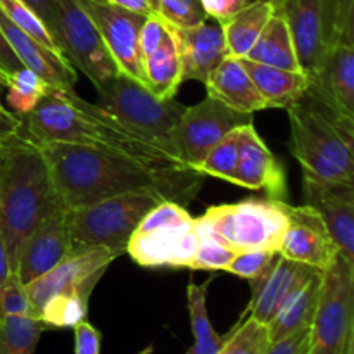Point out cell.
I'll return each instance as SVG.
<instances>
[{
	"instance_id": "3",
	"label": "cell",
	"mask_w": 354,
	"mask_h": 354,
	"mask_svg": "<svg viewBox=\"0 0 354 354\" xmlns=\"http://www.w3.org/2000/svg\"><path fill=\"white\" fill-rule=\"evenodd\" d=\"M64 207L40 145L23 130L0 145V234L12 272L23 242L48 214Z\"/></svg>"
},
{
	"instance_id": "11",
	"label": "cell",
	"mask_w": 354,
	"mask_h": 354,
	"mask_svg": "<svg viewBox=\"0 0 354 354\" xmlns=\"http://www.w3.org/2000/svg\"><path fill=\"white\" fill-rule=\"evenodd\" d=\"M252 123V114L232 109L221 100L207 95L203 102L187 107L169 140L178 158L196 169L204 156L227 133L242 124Z\"/></svg>"
},
{
	"instance_id": "33",
	"label": "cell",
	"mask_w": 354,
	"mask_h": 354,
	"mask_svg": "<svg viewBox=\"0 0 354 354\" xmlns=\"http://www.w3.org/2000/svg\"><path fill=\"white\" fill-rule=\"evenodd\" d=\"M241 128V127H239ZM239 128L225 135L197 165V171L204 176H214V178L227 180L235 183V171H237L239 161Z\"/></svg>"
},
{
	"instance_id": "9",
	"label": "cell",
	"mask_w": 354,
	"mask_h": 354,
	"mask_svg": "<svg viewBox=\"0 0 354 354\" xmlns=\"http://www.w3.org/2000/svg\"><path fill=\"white\" fill-rule=\"evenodd\" d=\"M97 95H99L97 106L113 114L116 120L123 121L128 127L149 135L175 151L169 135L178 124L187 106L176 102L175 99H159L144 83L121 71L106 85L99 86Z\"/></svg>"
},
{
	"instance_id": "34",
	"label": "cell",
	"mask_w": 354,
	"mask_h": 354,
	"mask_svg": "<svg viewBox=\"0 0 354 354\" xmlns=\"http://www.w3.org/2000/svg\"><path fill=\"white\" fill-rule=\"evenodd\" d=\"M225 337L223 348L218 354H265L270 346L268 327L249 315Z\"/></svg>"
},
{
	"instance_id": "46",
	"label": "cell",
	"mask_w": 354,
	"mask_h": 354,
	"mask_svg": "<svg viewBox=\"0 0 354 354\" xmlns=\"http://www.w3.org/2000/svg\"><path fill=\"white\" fill-rule=\"evenodd\" d=\"M26 6H30L35 12L40 16V19L44 21L45 26L50 30L54 26V16H55V0H23Z\"/></svg>"
},
{
	"instance_id": "42",
	"label": "cell",
	"mask_w": 354,
	"mask_h": 354,
	"mask_svg": "<svg viewBox=\"0 0 354 354\" xmlns=\"http://www.w3.org/2000/svg\"><path fill=\"white\" fill-rule=\"evenodd\" d=\"M310 349V328L296 332L280 341L270 342L265 354H308Z\"/></svg>"
},
{
	"instance_id": "23",
	"label": "cell",
	"mask_w": 354,
	"mask_h": 354,
	"mask_svg": "<svg viewBox=\"0 0 354 354\" xmlns=\"http://www.w3.org/2000/svg\"><path fill=\"white\" fill-rule=\"evenodd\" d=\"M241 61L258 92L272 109H287L306 93L310 82L303 71L273 68L245 57H241Z\"/></svg>"
},
{
	"instance_id": "49",
	"label": "cell",
	"mask_w": 354,
	"mask_h": 354,
	"mask_svg": "<svg viewBox=\"0 0 354 354\" xmlns=\"http://www.w3.org/2000/svg\"><path fill=\"white\" fill-rule=\"evenodd\" d=\"M151 353H152V346H149V348H145L144 351L138 353V354H151Z\"/></svg>"
},
{
	"instance_id": "52",
	"label": "cell",
	"mask_w": 354,
	"mask_h": 354,
	"mask_svg": "<svg viewBox=\"0 0 354 354\" xmlns=\"http://www.w3.org/2000/svg\"><path fill=\"white\" fill-rule=\"evenodd\" d=\"M248 2H249V0H248Z\"/></svg>"
},
{
	"instance_id": "8",
	"label": "cell",
	"mask_w": 354,
	"mask_h": 354,
	"mask_svg": "<svg viewBox=\"0 0 354 354\" xmlns=\"http://www.w3.org/2000/svg\"><path fill=\"white\" fill-rule=\"evenodd\" d=\"M308 354H354V263L342 254L322 272Z\"/></svg>"
},
{
	"instance_id": "5",
	"label": "cell",
	"mask_w": 354,
	"mask_h": 354,
	"mask_svg": "<svg viewBox=\"0 0 354 354\" xmlns=\"http://www.w3.org/2000/svg\"><path fill=\"white\" fill-rule=\"evenodd\" d=\"M165 201L158 192L142 190L66 209L71 252L106 249L121 256L142 218Z\"/></svg>"
},
{
	"instance_id": "2",
	"label": "cell",
	"mask_w": 354,
	"mask_h": 354,
	"mask_svg": "<svg viewBox=\"0 0 354 354\" xmlns=\"http://www.w3.org/2000/svg\"><path fill=\"white\" fill-rule=\"evenodd\" d=\"M21 120L24 133L40 144L85 145L165 171H197L171 147L116 120L100 106L78 97L73 88L50 86L38 106Z\"/></svg>"
},
{
	"instance_id": "4",
	"label": "cell",
	"mask_w": 354,
	"mask_h": 354,
	"mask_svg": "<svg viewBox=\"0 0 354 354\" xmlns=\"http://www.w3.org/2000/svg\"><path fill=\"white\" fill-rule=\"evenodd\" d=\"M290 152L303 175L354 183V120L341 116L304 93L287 107Z\"/></svg>"
},
{
	"instance_id": "12",
	"label": "cell",
	"mask_w": 354,
	"mask_h": 354,
	"mask_svg": "<svg viewBox=\"0 0 354 354\" xmlns=\"http://www.w3.org/2000/svg\"><path fill=\"white\" fill-rule=\"evenodd\" d=\"M95 24L118 69L144 83L138 35L145 17L142 14L121 9L107 0H75Z\"/></svg>"
},
{
	"instance_id": "45",
	"label": "cell",
	"mask_w": 354,
	"mask_h": 354,
	"mask_svg": "<svg viewBox=\"0 0 354 354\" xmlns=\"http://www.w3.org/2000/svg\"><path fill=\"white\" fill-rule=\"evenodd\" d=\"M23 130V120L14 113L0 107V145Z\"/></svg>"
},
{
	"instance_id": "1",
	"label": "cell",
	"mask_w": 354,
	"mask_h": 354,
	"mask_svg": "<svg viewBox=\"0 0 354 354\" xmlns=\"http://www.w3.org/2000/svg\"><path fill=\"white\" fill-rule=\"evenodd\" d=\"M37 144L44 151L57 196L66 209L142 190L158 192L165 199L183 204L192 201L203 187L204 175L199 171H165L127 156L85 145Z\"/></svg>"
},
{
	"instance_id": "16",
	"label": "cell",
	"mask_w": 354,
	"mask_h": 354,
	"mask_svg": "<svg viewBox=\"0 0 354 354\" xmlns=\"http://www.w3.org/2000/svg\"><path fill=\"white\" fill-rule=\"evenodd\" d=\"M71 252L66 207L48 214L23 242L14 272L28 286L54 268Z\"/></svg>"
},
{
	"instance_id": "30",
	"label": "cell",
	"mask_w": 354,
	"mask_h": 354,
	"mask_svg": "<svg viewBox=\"0 0 354 354\" xmlns=\"http://www.w3.org/2000/svg\"><path fill=\"white\" fill-rule=\"evenodd\" d=\"M207 286L209 282L197 286L190 282L187 287V308L190 315V325L194 332V344L185 354H218L225 344V335L213 328L207 313Z\"/></svg>"
},
{
	"instance_id": "17",
	"label": "cell",
	"mask_w": 354,
	"mask_h": 354,
	"mask_svg": "<svg viewBox=\"0 0 354 354\" xmlns=\"http://www.w3.org/2000/svg\"><path fill=\"white\" fill-rule=\"evenodd\" d=\"M235 185L249 190H265L272 199L287 196V176L282 162L266 147L254 123L239 128V161Z\"/></svg>"
},
{
	"instance_id": "22",
	"label": "cell",
	"mask_w": 354,
	"mask_h": 354,
	"mask_svg": "<svg viewBox=\"0 0 354 354\" xmlns=\"http://www.w3.org/2000/svg\"><path fill=\"white\" fill-rule=\"evenodd\" d=\"M204 85L207 88V95L221 100L232 109L241 111V113L252 114L256 111L270 109L266 100L252 83L251 76L242 66L241 57H235V55H227L220 62V66L211 73Z\"/></svg>"
},
{
	"instance_id": "50",
	"label": "cell",
	"mask_w": 354,
	"mask_h": 354,
	"mask_svg": "<svg viewBox=\"0 0 354 354\" xmlns=\"http://www.w3.org/2000/svg\"><path fill=\"white\" fill-rule=\"evenodd\" d=\"M249 2H256V0H249ZM249 2H248V3H249ZM270 2H272V0H270Z\"/></svg>"
},
{
	"instance_id": "26",
	"label": "cell",
	"mask_w": 354,
	"mask_h": 354,
	"mask_svg": "<svg viewBox=\"0 0 354 354\" xmlns=\"http://www.w3.org/2000/svg\"><path fill=\"white\" fill-rule=\"evenodd\" d=\"M245 59L289 71H303L297 61L292 35L279 12L272 14Z\"/></svg>"
},
{
	"instance_id": "13",
	"label": "cell",
	"mask_w": 354,
	"mask_h": 354,
	"mask_svg": "<svg viewBox=\"0 0 354 354\" xmlns=\"http://www.w3.org/2000/svg\"><path fill=\"white\" fill-rule=\"evenodd\" d=\"M287 216L289 218L280 239L279 254L322 272L328 268L341 252L320 214L306 204H289Z\"/></svg>"
},
{
	"instance_id": "14",
	"label": "cell",
	"mask_w": 354,
	"mask_h": 354,
	"mask_svg": "<svg viewBox=\"0 0 354 354\" xmlns=\"http://www.w3.org/2000/svg\"><path fill=\"white\" fill-rule=\"evenodd\" d=\"M308 82V95L354 120V38L335 40Z\"/></svg>"
},
{
	"instance_id": "21",
	"label": "cell",
	"mask_w": 354,
	"mask_h": 354,
	"mask_svg": "<svg viewBox=\"0 0 354 354\" xmlns=\"http://www.w3.org/2000/svg\"><path fill=\"white\" fill-rule=\"evenodd\" d=\"M0 31L7 44L10 45L16 57L19 59L21 66L30 71L37 73L54 88H73L76 85V69L64 55L50 50L40 41L33 40L30 35L10 23L6 14L0 10Z\"/></svg>"
},
{
	"instance_id": "36",
	"label": "cell",
	"mask_w": 354,
	"mask_h": 354,
	"mask_svg": "<svg viewBox=\"0 0 354 354\" xmlns=\"http://www.w3.org/2000/svg\"><path fill=\"white\" fill-rule=\"evenodd\" d=\"M156 14L169 26L190 28L207 19L201 0H152Z\"/></svg>"
},
{
	"instance_id": "6",
	"label": "cell",
	"mask_w": 354,
	"mask_h": 354,
	"mask_svg": "<svg viewBox=\"0 0 354 354\" xmlns=\"http://www.w3.org/2000/svg\"><path fill=\"white\" fill-rule=\"evenodd\" d=\"M287 209L286 201L245 199L209 207L201 218H194V225L197 232L214 235L235 252L279 251Z\"/></svg>"
},
{
	"instance_id": "40",
	"label": "cell",
	"mask_w": 354,
	"mask_h": 354,
	"mask_svg": "<svg viewBox=\"0 0 354 354\" xmlns=\"http://www.w3.org/2000/svg\"><path fill=\"white\" fill-rule=\"evenodd\" d=\"M168 33V23L162 17H159L158 14H152V16L145 17L144 24L140 28V35H138V48H140L142 59L152 54L165 41Z\"/></svg>"
},
{
	"instance_id": "43",
	"label": "cell",
	"mask_w": 354,
	"mask_h": 354,
	"mask_svg": "<svg viewBox=\"0 0 354 354\" xmlns=\"http://www.w3.org/2000/svg\"><path fill=\"white\" fill-rule=\"evenodd\" d=\"M201 3H203V9L207 17L223 24L234 14H237L248 3V0H201Z\"/></svg>"
},
{
	"instance_id": "47",
	"label": "cell",
	"mask_w": 354,
	"mask_h": 354,
	"mask_svg": "<svg viewBox=\"0 0 354 354\" xmlns=\"http://www.w3.org/2000/svg\"><path fill=\"white\" fill-rule=\"evenodd\" d=\"M107 2L114 3V6L121 7V9L142 14V16H152V14H156L154 2L152 0H107Z\"/></svg>"
},
{
	"instance_id": "29",
	"label": "cell",
	"mask_w": 354,
	"mask_h": 354,
	"mask_svg": "<svg viewBox=\"0 0 354 354\" xmlns=\"http://www.w3.org/2000/svg\"><path fill=\"white\" fill-rule=\"evenodd\" d=\"M273 12L275 6L270 0H256L245 3L237 14L223 23L228 54L235 57H245Z\"/></svg>"
},
{
	"instance_id": "25",
	"label": "cell",
	"mask_w": 354,
	"mask_h": 354,
	"mask_svg": "<svg viewBox=\"0 0 354 354\" xmlns=\"http://www.w3.org/2000/svg\"><path fill=\"white\" fill-rule=\"evenodd\" d=\"M320 287L322 272H318L283 304L277 317L266 325L270 342L280 341V339L289 337L296 332L308 330L311 327L315 311H317L318 296H320Z\"/></svg>"
},
{
	"instance_id": "41",
	"label": "cell",
	"mask_w": 354,
	"mask_h": 354,
	"mask_svg": "<svg viewBox=\"0 0 354 354\" xmlns=\"http://www.w3.org/2000/svg\"><path fill=\"white\" fill-rule=\"evenodd\" d=\"M75 330V354H100V332L86 320L73 327Z\"/></svg>"
},
{
	"instance_id": "32",
	"label": "cell",
	"mask_w": 354,
	"mask_h": 354,
	"mask_svg": "<svg viewBox=\"0 0 354 354\" xmlns=\"http://www.w3.org/2000/svg\"><path fill=\"white\" fill-rule=\"evenodd\" d=\"M6 88L9 90L7 93V102L16 116L24 118L38 106L45 93L48 92L50 85L37 73L30 71L26 68H21L19 71L14 73L7 82Z\"/></svg>"
},
{
	"instance_id": "15",
	"label": "cell",
	"mask_w": 354,
	"mask_h": 354,
	"mask_svg": "<svg viewBox=\"0 0 354 354\" xmlns=\"http://www.w3.org/2000/svg\"><path fill=\"white\" fill-rule=\"evenodd\" d=\"M304 204L327 225L339 252L354 263V183L327 182L303 175Z\"/></svg>"
},
{
	"instance_id": "27",
	"label": "cell",
	"mask_w": 354,
	"mask_h": 354,
	"mask_svg": "<svg viewBox=\"0 0 354 354\" xmlns=\"http://www.w3.org/2000/svg\"><path fill=\"white\" fill-rule=\"evenodd\" d=\"M142 73L144 85L156 97L162 100L175 99L180 83L183 82V75L171 31L152 54L142 59Z\"/></svg>"
},
{
	"instance_id": "44",
	"label": "cell",
	"mask_w": 354,
	"mask_h": 354,
	"mask_svg": "<svg viewBox=\"0 0 354 354\" xmlns=\"http://www.w3.org/2000/svg\"><path fill=\"white\" fill-rule=\"evenodd\" d=\"M21 68L23 66H21L19 59L16 57V54H14L10 45L3 38L2 31H0V85L6 86L10 76L16 71H19Z\"/></svg>"
},
{
	"instance_id": "20",
	"label": "cell",
	"mask_w": 354,
	"mask_h": 354,
	"mask_svg": "<svg viewBox=\"0 0 354 354\" xmlns=\"http://www.w3.org/2000/svg\"><path fill=\"white\" fill-rule=\"evenodd\" d=\"M116 258V252L106 251V249L69 252L59 265H55L45 275L26 286V292L35 317H40V311L44 310V306L52 297L68 292L95 272L107 270V266Z\"/></svg>"
},
{
	"instance_id": "35",
	"label": "cell",
	"mask_w": 354,
	"mask_h": 354,
	"mask_svg": "<svg viewBox=\"0 0 354 354\" xmlns=\"http://www.w3.org/2000/svg\"><path fill=\"white\" fill-rule=\"evenodd\" d=\"M0 10L6 14L10 23H14L19 30L30 35L33 40L40 41L41 45L62 55L61 48H59L55 38L52 37L50 30L45 26L40 16L30 6H26L23 0H0Z\"/></svg>"
},
{
	"instance_id": "10",
	"label": "cell",
	"mask_w": 354,
	"mask_h": 354,
	"mask_svg": "<svg viewBox=\"0 0 354 354\" xmlns=\"http://www.w3.org/2000/svg\"><path fill=\"white\" fill-rule=\"evenodd\" d=\"M52 37L62 55L93 83L95 90L120 73L95 24L75 0H55Z\"/></svg>"
},
{
	"instance_id": "37",
	"label": "cell",
	"mask_w": 354,
	"mask_h": 354,
	"mask_svg": "<svg viewBox=\"0 0 354 354\" xmlns=\"http://www.w3.org/2000/svg\"><path fill=\"white\" fill-rule=\"evenodd\" d=\"M197 235H199V244H197L190 270H213V272L223 270L225 272L228 263L234 259L237 252L214 235L204 234V232H197Z\"/></svg>"
},
{
	"instance_id": "18",
	"label": "cell",
	"mask_w": 354,
	"mask_h": 354,
	"mask_svg": "<svg viewBox=\"0 0 354 354\" xmlns=\"http://www.w3.org/2000/svg\"><path fill=\"white\" fill-rule=\"evenodd\" d=\"M169 31L178 50L183 80H197L206 83L211 73L220 66L228 54L223 24L207 17L197 26L175 28Z\"/></svg>"
},
{
	"instance_id": "48",
	"label": "cell",
	"mask_w": 354,
	"mask_h": 354,
	"mask_svg": "<svg viewBox=\"0 0 354 354\" xmlns=\"http://www.w3.org/2000/svg\"><path fill=\"white\" fill-rule=\"evenodd\" d=\"M10 272H12V266H10L9 252H7L6 242H3L2 234H0V286L6 282V279L9 277Z\"/></svg>"
},
{
	"instance_id": "31",
	"label": "cell",
	"mask_w": 354,
	"mask_h": 354,
	"mask_svg": "<svg viewBox=\"0 0 354 354\" xmlns=\"http://www.w3.org/2000/svg\"><path fill=\"white\" fill-rule=\"evenodd\" d=\"M45 330L37 317H0V354H35Z\"/></svg>"
},
{
	"instance_id": "51",
	"label": "cell",
	"mask_w": 354,
	"mask_h": 354,
	"mask_svg": "<svg viewBox=\"0 0 354 354\" xmlns=\"http://www.w3.org/2000/svg\"><path fill=\"white\" fill-rule=\"evenodd\" d=\"M0 107H3V106H2V100H0Z\"/></svg>"
},
{
	"instance_id": "39",
	"label": "cell",
	"mask_w": 354,
	"mask_h": 354,
	"mask_svg": "<svg viewBox=\"0 0 354 354\" xmlns=\"http://www.w3.org/2000/svg\"><path fill=\"white\" fill-rule=\"evenodd\" d=\"M0 317H35L26 286L16 272H10L0 286Z\"/></svg>"
},
{
	"instance_id": "28",
	"label": "cell",
	"mask_w": 354,
	"mask_h": 354,
	"mask_svg": "<svg viewBox=\"0 0 354 354\" xmlns=\"http://www.w3.org/2000/svg\"><path fill=\"white\" fill-rule=\"evenodd\" d=\"M107 270H100L93 275L86 277L85 280L73 287L68 292L57 294L52 297L44 310L40 311V320L44 322L45 327L50 328H73L80 322L86 320L88 315V301L92 296L93 289Z\"/></svg>"
},
{
	"instance_id": "7",
	"label": "cell",
	"mask_w": 354,
	"mask_h": 354,
	"mask_svg": "<svg viewBox=\"0 0 354 354\" xmlns=\"http://www.w3.org/2000/svg\"><path fill=\"white\" fill-rule=\"evenodd\" d=\"M292 35L297 61L310 78L327 48L354 38V0H272Z\"/></svg>"
},
{
	"instance_id": "38",
	"label": "cell",
	"mask_w": 354,
	"mask_h": 354,
	"mask_svg": "<svg viewBox=\"0 0 354 354\" xmlns=\"http://www.w3.org/2000/svg\"><path fill=\"white\" fill-rule=\"evenodd\" d=\"M279 256V251H241L228 263L225 272L241 277V279H248L251 282L266 275L275 265Z\"/></svg>"
},
{
	"instance_id": "24",
	"label": "cell",
	"mask_w": 354,
	"mask_h": 354,
	"mask_svg": "<svg viewBox=\"0 0 354 354\" xmlns=\"http://www.w3.org/2000/svg\"><path fill=\"white\" fill-rule=\"evenodd\" d=\"M192 225L194 220L183 225L135 230L128 241L127 252L140 266H171L180 241Z\"/></svg>"
},
{
	"instance_id": "19",
	"label": "cell",
	"mask_w": 354,
	"mask_h": 354,
	"mask_svg": "<svg viewBox=\"0 0 354 354\" xmlns=\"http://www.w3.org/2000/svg\"><path fill=\"white\" fill-rule=\"evenodd\" d=\"M322 270L279 256L275 265L261 279L251 280V303L242 315L256 318L268 325L283 304Z\"/></svg>"
}]
</instances>
